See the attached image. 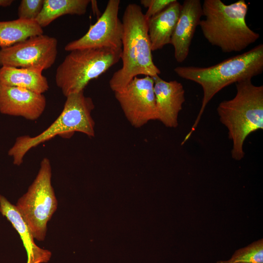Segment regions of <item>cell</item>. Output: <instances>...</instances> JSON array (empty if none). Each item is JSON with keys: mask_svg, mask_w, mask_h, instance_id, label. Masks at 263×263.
<instances>
[{"mask_svg": "<svg viewBox=\"0 0 263 263\" xmlns=\"http://www.w3.org/2000/svg\"><path fill=\"white\" fill-rule=\"evenodd\" d=\"M51 178L50 161L44 157L35 179L15 205L34 238L38 241L45 240L47 223L57 207Z\"/></svg>", "mask_w": 263, "mask_h": 263, "instance_id": "obj_7", "label": "cell"}, {"mask_svg": "<svg viewBox=\"0 0 263 263\" xmlns=\"http://www.w3.org/2000/svg\"><path fill=\"white\" fill-rule=\"evenodd\" d=\"M152 77H135L124 88L116 91L114 96L127 120L140 128L156 120L155 97Z\"/></svg>", "mask_w": 263, "mask_h": 263, "instance_id": "obj_9", "label": "cell"}, {"mask_svg": "<svg viewBox=\"0 0 263 263\" xmlns=\"http://www.w3.org/2000/svg\"><path fill=\"white\" fill-rule=\"evenodd\" d=\"M94 108L93 99L85 96L84 91L67 96L61 113L46 129L34 136L24 135L16 138L8 151L13 164L20 166L30 150L56 135L70 138L75 132H79L94 137L95 122L92 116Z\"/></svg>", "mask_w": 263, "mask_h": 263, "instance_id": "obj_5", "label": "cell"}, {"mask_svg": "<svg viewBox=\"0 0 263 263\" xmlns=\"http://www.w3.org/2000/svg\"><path fill=\"white\" fill-rule=\"evenodd\" d=\"M181 7L182 4L175 0L162 12L147 19L152 51L161 49L170 44Z\"/></svg>", "mask_w": 263, "mask_h": 263, "instance_id": "obj_15", "label": "cell"}, {"mask_svg": "<svg viewBox=\"0 0 263 263\" xmlns=\"http://www.w3.org/2000/svg\"><path fill=\"white\" fill-rule=\"evenodd\" d=\"M57 40L43 34L0 49V65L43 71L55 63Z\"/></svg>", "mask_w": 263, "mask_h": 263, "instance_id": "obj_8", "label": "cell"}, {"mask_svg": "<svg viewBox=\"0 0 263 263\" xmlns=\"http://www.w3.org/2000/svg\"><path fill=\"white\" fill-rule=\"evenodd\" d=\"M121 49L86 48L70 51L56 69V85L66 97L84 91L89 83L121 59Z\"/></svg>", "mask_w": 263, "mask_h": 263, "instance_id": "obj_6", "label": "cell"}, {"mask_svg": "<svg viewBox=\"0 0 263 263\" xmlns=\"http://www.w3.org/2000/svg\"><path fill=\"white\" fill-rule=\"evenodd\" d=\"M178 76L201 85L203 90L201 107L191 130L182 144L195 130L208 102L225 87L261 74L263 71V44L207 67L178 66L174 69Z\"/></svg>", "mask_w": 263, "mask_h": 263, "instance_id": "obj_1", "label": "cell"}, {"mask_svg": "<svg viewBox=\"0 0 263 263\" xmlns=\"http://www.w3.org/2000/svg\"><path fill=\"white\" fill-rule=\"evenodd\" d=\"M42 71L36 69L1 66L0 84L26 89L43 94L49 86Z\"/></svg>", "mask_w": 263, "mask_h": 263, "instance_id": "obj_16", "label": "cell"}, {"mask_svg": "<svg viewBox=\"0 0 263 263\" xmlns=\"http://www.w3.org/2000/svg\"><path fill=\"white\" fill-rule=\"evenodd\" d=\"M43 5V0H22L18 10L19 19L36 20Z\"/></svg>", "mask_w": 263, "mask_h": 263, "instance_id": "obj_20", "label": "cell"}, {"mask_svg": "<svg viewBox=\"0 0 263 263\" xmlns=\"http://www.w3.org/2000/svg\"><path fill=\"white\" fill-rule=\"evenodd\" d=\"M0 212L19 234L26 250V263H46L52 256L48 250L41 248L35 243L34 237L15 205L0 194Z\"/></svg>", "mask_w": 263, "mask_h": 263, "instance_id": "obj_14", "label": "cell"}, {"mask_svg": "<svg viewBox=\"0 0 263 263\" xmlns=\"http://www.w3.org/2000/svg\"><path fill=\"white\" fill-rule=\"evenodd\" d=\"M235 84V96L222 101L217 111L232 142V157L239 161L244 155L243 145L246 137L263 129V86L254 85L251 79Z\"/></svg>", "mask_w": 263, "mask_h": 263, "instance_id": "obj_4", "label": "cell"}, {"mask_svg": "<svg viewBox=\"0 0 263 263\" xmlns=\"http://www.w3.org/2000/svg\"><path fill=\"white\" fill-rule=\"evenodd\" d=\"M46 106L43 94L14 86L0 84V113L34 121L40 117Z\"/></svg>", "mask_w": 263, "mask_h": 263, "instance_id": "obj_11", "label": "cell"}, {"mask_svg": "<svg viewBox=\"0 0 263 263\" xmlns=\"http://www.w3.org/2000/svg\"><path fill=\"white\" fill-rule=\"evenodd\" d=\"M43 33L42 28L36 20L18 19L0 21V47H10Z\"/></svg>", "mask_w": 263, "mask_h": 263, "instance_id": "obj_17", "label": "cell"}, {"mask_svg": "<svg viewBox=\"0 0 263 263\" xmlns=\"http://www.w3.org/2000/svg\"><path fill=\"white\" fill-rule=\"evenodd\" d=\"M122 66L109 81L114 92L124 88L139 75L152 77L161 73L153 61L147 19L140 6L128 4L122 17Z\"/></svg>", "mask_w": 263, "mask_h": 263, "instance_id": "obj_2", "label": "cell"}, {"mask_svg": "<svg viewBox=\"0 0 263 263\" xmlns=\"http://www.w3.org/2000/svg\"><path fill=\"white\" fill-rule=\"evenodd\" d=\"M216 263H263V239L237 250L229 260Z\"/></svg>", "mask_w": 263, "mask_h": 263, "instance_id": "obj_19", "label": "cell"}, {"mask_svg": "<svg viewBox=\"0 0 263 263\" xmlns=\"http://www.w3.org/2000/svg\"><path fill=\"white\" fill-rule=\"evenodd\" d=\"M13 0H0V7H8L13 3Z\"/></svg>", "mask_w": 263, "mask_h": 263, "instance_id": "obj_22", "label": "cell"}, {"mask_svg": "<svg viewBox=\"0 0 263 263\" xmlns=\"http://www.w3.org/2000/svg\"><path fill=\"white\" fill-rule=\"evenodd\" d=\"M199 25L205 38L225 53L240 52L255 42L260 35L247 25L248 5L244 0L225 4L221 0H205Z\"/></svg>", "mask_w": 263, "mask_h": 263, "instance_id": "obj_3", "label": "cell"}, {"mask_svg": "<svg viewBox=\"0 0 263 263\" xmlns=\"http://www.w3.org/2000/svg\"><path fill=\"white\" fill-rule=\"evenodd\" d=\"M90 1L89 0H43L42 9L36 21L43 28L63 15H84Z\"/></svg>", "mask_w": 263, "mask_h": 263, "instance_id": "obj_18", "label": "cell"}, {"mask_svg": "<svg viewBox=\"0 0 263 263\" xmlns=\"http://www.w3.org/2000/svg\"><path fill=\"white\" fill-rule=\"evenodd\" d=\"M120 1L109 0L96 22L80 38L68 43L66 51L86 48L121 49L123 26L118 17Z\"/></svg>", "mask_w": 263, "mask_h": 263, "instance_id": "obj_10", "label": "cell"}, {"mask_svg": "<svg viewBox=\"0 0 263 263\" xmlns=\"http://www.w3.org/2000/svg\"><path fill=\"white\" fill-rule=\"evenodd\" d=\"M175 0H141L140 3L142 6L147 8L148 10L144 14L147 19L162 12Z\"/></svg>", "mask_w": 263, "mask_h": 263, "instance_id": "obj_21", "label": "cell"}, {"mask_svg": "<svg viewBox=\"0 0 263 263\" xmlns=\"http://www.w3.org/2000/svg\"><path fill=\"white\" fill-rule=\"evenodd\" d=\"M155 97L156 120L168 128L178 126V117L185 101L183 85L176 80L167 81L159 75L152 77Z\"/></svg>", "mask_w": 263, "mask_h": 263, "instance_id": "obj_12", "label": "cell"}, {"mask_svg": "<svg viewBox=\"0 0 263 263\" xmlns=\"http://www.w3.org/2000/svg\"><path fill=\"white\" fill-rule=\"evenodd\" d=\"M202 16L200 0L184 1L170 43L174 48L177 62H183L187 58L196 27Z\"/></svg>", "mask_w": 263, "mask_h": 263, "instance_id": "obj_13", "label": "cell"}]
</instances>
